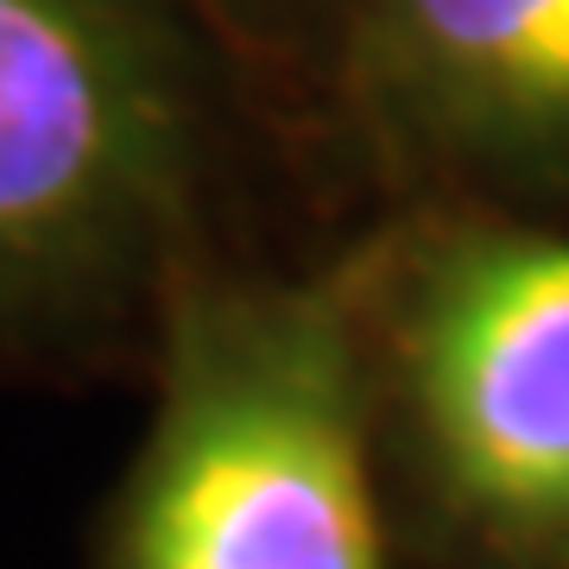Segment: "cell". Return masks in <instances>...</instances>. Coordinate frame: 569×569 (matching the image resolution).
<instances>
[{"mask_svg":"<svg viewBox=\"0 0 569 569\" xmlns=\"http://www.w3.org/2000/svg\"><path fill=\"white\" fill-rule=\"evenodd\" d=\"M317 114L399 209H569V0H342Z\"/></svg>","mask_w":569,"mask_h":569,"instance_id":"277c9868","label":"cell"},{"mask_svg":"<svg viewBox=\"0 0 569 569\" xmlns=\"http://www.w3.org/2000/svg\"><path fill=\"white\" fill-rule=\"evenodd\" d=\"M361 247L323 272L190 260L108 569H392Z\"/></svg>","mask_w":569,"mask_h":569,"instance_id":"6da1fadb","label":"cell"},{"mask_svg":"<svg viewBox=\"0 0 569 569\" xmlns=\"http://www.w3.org/2000/svg\"><path fill=\"white\" fill-rule=\"evenodd\" d=\"M183 7L222 44L234 77H253L266 89H284V96H305L310 108H323L342 0H183Z\"/></svg>","mask_w":569,"mask_h":569,"instance_id":"5b68a950","label":"cell"},{"mask_svg":"<svg viewBox=\"0 0 569 569\" xmlns=\"http://www.w3.org/2000/svg\"><path fill=\"white\" fill-rule=\"evenodd\" d=\"M228 82L183 0H0V329L159 317L209 253Z\"/></svg>","mask_w":569,"mask_h":569,"instance_id":"7a4b0ae2","label":"cell"},{"mask_svg":"<svg viewBox=\"0 0 569 569\" xmlns=\"http://www.w3.org/2000/svg\"><path fill=\"white\" fill-rule=\"evenodd\" d=\"M361 284L430 519L493 569H569V234L399 209L361 241Z\"/></svg>","mask_w":569,"mask_h":569,"instance_id":"3957f363","label":"cell"}]
</instances>
